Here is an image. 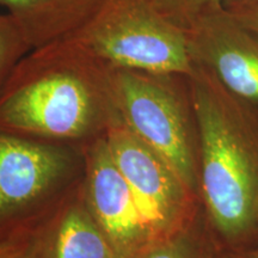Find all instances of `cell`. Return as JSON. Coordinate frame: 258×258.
<instances>
[{"instance_id":"6da1fadb","label":"cell","mask_w":258,"mask_h":258,"mask_svg":"<svg viewBox=\"0 0 258 258\" xmlns=\"http://www.w3.org/2000/svg\"><path fill=\"white\" fill-rule=\"evenodd\" d=\"M123 124L112 67L66 37L31 49L0 90V131L85 146Z\"/></svg>"},{"instance_id":"7a4b0ae2","label":"cell","mask_w":258,"mask_h":258,"mask_svg":"<svg viewBox=\"0 0 258 258\" xmlns=\"http://www.w3.org/2000/svg\"><path fill=\"white\" fill-rule=\"evenodd\" d=\"M188 83L203 214L221 249H249L258 238V116L198 63Z\"/></svg>"},{"instance_id":"3957f363","label":"cell","mask_w":258,"mask_h":258,"mask_svg":"<svg viewBox=\"0 0 258 258\" xmlns=\"http://www.w3.org/2000/svg\"><path fill=\"white\" fill-rule=\"evenodd\" d=\"M85 150L0 131V240L46 226L82 186Z\"/></svg>"},{"instance_id":"277c9868","label":"cell","mask_w":258,"mask_h":258,"mask_svg":"<svg viewBox=\"0 0 258 258\" xmlns=\"http://www.w3.org/2000/svg\"><path fill=\"white\" fill-rule=\"evenodd\" d=\"M122 122L199 196V138L188 76L112 69Z\"/></svg>"},{"instance_id":"5b68a950","label":"cell","mask_w":258,"mask_h":258,"mask_svg":"<svg viewBox=\"0 0 258 258\" xmlns=\"http://www.w3.org/2000/svg\"><path fill=\"white\" fill-rule=\"evenodd\" d=\"M112 69L189 76L194 70L185 29L154 0H102L69 36Z\"/></svg>"},{"instance_id":"8992f818","label":"cell","mask_w":258,"mask_h":258,"mask_svg":"<svg viewBox=\"0 0 258 258\" xmlns=\"http://www.w3.org/2000/svg\"><path fill=\"white\" fill-rule=\"evenodd\" d=\"M105 138L154 243L184 228L198 217L201 212L199 196L159 153L124 124L116 125Z\"/></svg>"},{"instance_id":"52a82bcc","label":"cell","mask_w":258,"mask_h":258,"mask_svg":"<svg viewBox=\"0 0 258 258\" xmlns=\"http://www.w3.org/2000/svg\"><path fill=\"white\" fill-rule=\"evenodd\" d=\"M192 62L208 70L228 92L258 105V36L225 5L213 6L184 27Z\"/></svg>"},{"instance_id":"ba28073f","label":"cell","mask_w":258,"mask_h":258,"mask_svg":"<svg viewBox=\"0 0 258 258\" xmlns=\"http://www.w3.org/2000/svg\"><path fill=\"white\" fill-rule=\"evenodd\" d=\"M82 194L93 218L121 258H132L154 243L127 180L111 156L106 138L84 146Z\"/></svg>"},{"instance_id":"9c48e42d","label":"cell","mask_w":258,"mask_h":258,"mask_svg":"<svg viewBox=\"0 0 258 258\" xmlns=\"http://www.w3.org/2000/svg\"><path fill=\"white\" fill-rule=\"evenodd\" d=\"M41 258H121L90 212L82 186L44 226Z\"/></svg>"},{"instance_id":"30bf717a","label":"cell","mask_w":258,"mask_h":258,"mask_svg":"<svg viewBox=\"0 0 258 258\" xmlns=\"http://www.w3.org/2000/svg\"><path fill=\"white\" fill-rule=\"evenodd\" d=\"M102 0H0L17 22L31 49L74 34Z\"/></svg>"},{"instance_id":"8fae6325","label":"cell","mask_w":258,"mask_h":258,"mask_svg":"<svg viewBox=\"0 0 258 258\" xmlns=\"http://www.w3.org/2000/svg\"><path fill=\"white\" fill-rule=\"evenodd\" d=\"M220 250L201 212L184 228L159 241L132 258H215Z\"/></svg>"},{"instance_id":"7c38bea8","label":"cell","mask_w":258,"mask_h":258,"mask_svg":"<svg viewBox=\"0 0 258 258\" xmlns=\"http://www.w3.org/2000/svg\"><path fill=\"white\" fill-rule=\"evenodd\" d=\"M31 50L17 22L9 14L0 15V90L22 57Z\"/></svg>"},{"instance_id":"4fadbf2b","label":"cell","mask_w":258,"mask_h":258,"mask_svg":"<svg viewBox=\"0 0 258 258\" xmlns=\"http://www.w3.org/2000/svg\"><path fill=\"white\" fill-rule=\"evenodd\" d=\"M154 3L161 14L184 28L194 17L213 6L224 5L225 0H154Z\"/></svg>"},{"instance_id":"5bb4252c","label":"cell","mask_w":258,"mask_h":258,"mask_svg":"<svg viewBox=\"0 0 258 258\" xmlns=\"http://www.w3.org/2000/svg\"><path fill=\"white\" fill-rule=\"evenodd\" d=\"M43 228L0 240V258H41Z\"/></svg>"},{"instance_id":"9a60e30c","label":"cell","mask_w":258,"mask_h":258,"mask_svg":"<svg viewBox=\"0 0 258 258\" xmlns=\"http://www.w3.org/2000/svg\"><path fill=\"white\" fill-rule=\"evenodd\" d=\"M233 12L235 18L244 25L245 28L249 29L253 34L258 36V3L249 5L241 6H232L228 8Z\"/></svg>"},{"instance_id":"2e32d148","label":"cell","mask_w":258,"mask_h":258,"mask_svg":"<svg viewBox=\"0 0 258 258\" xmlns=\"http://www.w3.org/2000/svg\"><path fill=\"white\" fill-rule=\"evenodd\" d=\"M234 258H258V246H252L237 252H231Z\"/></svg>"},{"instance_id":"e0dca14e","label":"cell","mask_w":258,"mask_h":258,"mask_svg":"<svg viewBox=\"0 0 258 258\" xmlns=\"http://www.w3.org/2000/svg\"><path fill=\"white\" fill-rule=\"evenodd\" d=\"M215 258H234V257H233V254L230 252V251L224 250V249H221V247H220V250L218 251V253H217V256H215Z\"/></svg>"},{"instance_id":"ac0fdd59","label":"cell","mask_w":258,"mask_h":258,"mask_svg":"<svg viewBox=\"0 0 258 258\" xmlns=\"http://www.w3.org/2000/svg\"><path fill=\"white\" fill-rule=\"evenodd\" d=\"M235 3H237V5H232V6H241V5L254 4V3H258V0H234V2H232V4H235Z\"/></svg>"}]
</instances>
